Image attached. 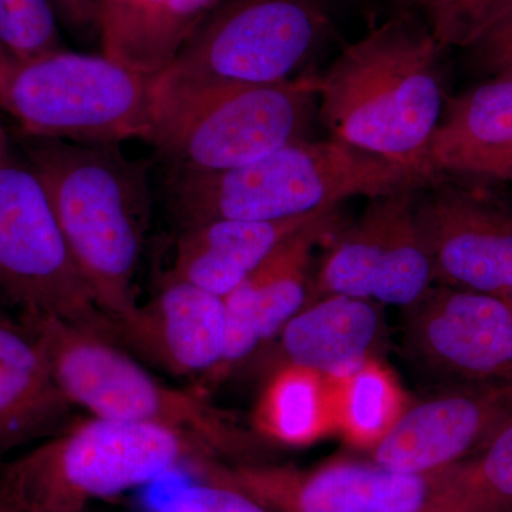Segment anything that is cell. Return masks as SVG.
Instances as JSON below:
<instances>
[{
    "mask_svg": "<svg viewBox=\"0 0 512 512\" xmlns=\"http://www.w3.org/2000/svg\"><path fill=\"white\" fill-rule=\"evenodd\" d=\"M384 338L382 305L329 295L308 303L258 353L266 373L293 366L340 382L377 359Z\"/></svg>",
    "mask_w": 512,
    "mask_h": 512,
    "instance_id": "cell-17",
    "label": "cell"
},
{
    "mask_svg": "<svg viewBox=\"0 0 512 512\" xmlns=\"http://www.w3.org/2000/svg\"><path fill=\"white\" fill-rule=\"evenodd\" d=\"M94 301L113 322L137 305L136 276L151 210L147 170L117 144L19 134Z\"/></svg>",
    "mask_w": 512,
    "mask_h": 512,
    "instance_id": "cell-2",
    "label": "cell"
},
{
    "mask_svg": "<svg viewBox=\"0 0 512 512\" xmlns=\"http://www.w3.org/2000/svg\"><path fill=\"white\" fill-rule=\"evenodd\" d=\"M0 512H19L18 508L10 503L8 498H6L2 493H0Z\"/></svg>",
    "mask_w": 512,
    "mask_h": 512,
    "instance_id": "cell-32",
    "label": "cell"
},
{
    "mask_svg": "<svg viewBox=\"0 0 512 512\" xmlns=\"http://www.w3.org/2000/svg\"><path fill=\"white\" fill-rule=\"evenodd\" d=\"M446 50L407 15L346 46L318 74L319 119L329 138L440 174L430 144L451 97Z\"/></svg>",
    "mask_w": 512,
    "mask_h": 512,
    "instance_id": "cell-1",
    "label": "cell"
},
{
    "mask_svg": "<svg viewBox=\"0 0 512 512\" xmlns=\"http://www.w3.org/2000/svg\"><path fill=\"white\" fill-rule=\"evenodd\" d=\"M417 217L434 282L512 296V197L503 181L441 173L420 188Z\"/></svg>",
    "mask_w": 512,
    "mask_h": 512,
    "instance_id": "cell-12",
    "label": "cell"
},
{
    "mask_svg": "<svg viewBox=\"0 0 512 512\" xmlns=\"http://www.w3.org/2000/svg\"><path fill=\"white\" fill-rule=\"evenodd\" d=\"M340 207L285 239L251 275L224 298L225 349L221 365L205 382L214 384L248 362L312 302L315 251L342 225Z\"/></svg>",
    "mask_w": 512,
    "mask_h": 512,
    "instance_id": "cell-14",
    "label": "cell"
},
{
    "mask_svg": "<svg viewBox=\"0 0 512 512\" xmlns=\"http://www.w3.org/2000/svg\"><path fill=\"white\" fill-rule=\"evenodd\" d=\"M146 512H279L255 497L218 481L195 478Z\"/></svg>",
    "mask_w": 512,
    "mask_h": 512,
    "instance_id": "cell-27",
    "label": "cell"
},
{
    "mask_svg": "<svg viewBox=\"0 0 512 512\" xmlns=\"http://www.w3.org/2000/svg\"><path fill=\"white\" fill-rule=\"evenodd\" d=\"M318 107V73L207 94L157 121L150 143L170 175L218 174L306 140Z\"/></svg>",
    "mask_w": 512,
    "mask_h": 512,
    "instance_id": "cell-9",
    "label": "cell"
},
{
    "mask_svg": "<svg viewBox=\"0 0 512 512\" xmlns=\"http://www.w3.org/2000/svg\"><path fill=\"white\" fill-rule=\"evenodd\" d=\"M333 392L336 430L356 446H375L406 409L402 389L377 359L333 382Z\"/></svg>",
    "mask_w": 512,
    "mask_h": 512,
    "instance_id": "cell-23",
    "label": "cell"
},
{
    "mask_svg": "<svg viewBox=\"0 0 512 512\" xmlns=\"http://www.w3.org/2000/svg\"><path fill=\"white\" fill-rule=\"evenodd\" d=\"M323 212L285 221L211 220L187 225L178 235L167 275L225 298L285 239Z\"/></svg>",
    "mask_w": 512,
    "mask_h": 512,
    "instance_id": "cell-19",
    "label": "cell"
},
{
    "mask_svg": "<svg viewBox=\"0 0 512 512\" xmlns=\"http://www.w3.org/2000/svg\"><path fill=\"white\" fill-rule=\"evenodd\" d=\"M512 417V386H447L406 407L370 447V460L406 473H431L476 456Z\"/></svg>",
    "mask_w": 512,
    "mask_h": 512,
    "instance_id": "cell-15",
    "label": "cell"
},
{
    "mask_svg": "<svg viewBox=\"0 0 512 512\" xmlns=\"http://www.w3.org/2000/svg\"><path fill=\"white\" fill-rule=\"evenodd\" d=\"M45 355L73 407L90 416L153 424L184 434L227 464L269 463L261 437L239 429L205 390L161 382L113 340L55 316L16 318Z\"/></svg>",
    "mask_w": 512,
    "mask_h": 512,
    "instance_id": "cell-4",
    "label": "cell"
},
{
    "mask_svg": "<svg viewBox=\"0 0 512 512\" xmlns=\"http://www.w3.org/2000/svg\"><path fill=\"white\" fill-rule=\"evenodd\" d=\"M52 0H0V49L33 59L64 49Z\"/></svg>",
    "mask_w": 512,
    "mask_h": 512,
    "instance_id": "cell-25",
    "label": "cell"
},
{
    "mask_svg": "<svg viewBox=\"0 0 512 512\" xmlns=\"http://www.w3.org/2000/svg\"><path fill=\"white\" fill-rule=\"evenodd\" d=\"M111 340L168 375L204 382L224 356V298L165 274L150 301L111 322Z\"/></svg>",
    "mask_w": 512,
    "mask_h": 512,
    "instance_id": "cell-16",
    "label": "cell"
},
{
    "mask_svg": "<svg viewBox=\"0 0 512 512\" xmlns=\"http://www.w3.org/2000/svg\"><path fill=\"white\" fill-rule=\"evenodd\" d=\"M332 32L323 0H224L157 74L156 123L217 90L312 73Z\"/></svg>",
    "mask_w": 512,
    "mask_h": 512,
    "instance_id": "cell-6",
    "label": "cell"
},
{
    "mask_svg": "<svg viewBox=\"0 0 512 512\" xmlns=\"http://www.w3.org/2000/svg\"><path fill=\"white\" fill-rule=\"evenodd\" d=\"M210 457L177 431L89 416L0 464V493L19 512L86 511Z\"/></svg>",
    "mask_w": 512,
    "mask_h": 512,
    "instance_id": "cell-5",
    "label": "cell"
},
{
    "mask_svg": "<svg viewBox=\"0 0 512 512\" xmlns=\"http://www.w3.org/2000/svg\"><path fill=\"white\" fill-rule=\"evenodd\" d=\"M190 471L239 488L279 512H478L463 463L406 473L370 458H338L313 468L235 466L202 458Z\"/></svg>",
    "mask_w": 512,
    "mask_h": 512,
    "instance_id": "cell-8",
    "label": "cell"
},
{
    "mask_svg": "<svg viewBox=\"0 0 512 512\" xmlns=\"http://www.w3.org/2000/svg\"><path fill=\"white\" fill-rule=\"evenodd\" d=\"M80 512H93L92 510L80 511Z\"/></svg>",
    "mask_w": 512,
    "mask_h": 512,
    "instance_id": "cell-35",
    "label": "cell"
},
{
    "mask_svg": "<svg viewBox=\"0 0 512 512\" xmlns=\"http://www.w3.org/2000/svg\"><path fill=\"white\" fill-rule=\"evenodd\" d=\"M12 143H10V137L6 128L3 127L2 121H0V163L5 160L6 157L12 153Z\"/></svg>",
    "mask_w": 512,
    "mask_h": 512,
    "instance_id": "cell-30",
    "label": "cell"
},
{
    "mask_svg": "<svg viewBox=\"0 0 512 512\" xmlns=\"http://www.w3.org/2000/svg\"><path fill=\"white\" fill-rule=\"evenodd\" d=\"M463 466L478 512H512V417Z\"/></svg>",
    "mask_w": 512,
    "mask_h": 512,
    "instance_id": "cell-26",
    "label": "cell"
},
{
    "mask_svg": "<svg viewBox=\"0 0 512 512\" xmlns=\"http://www.w3.org/2000/svg\"><path fill=\"white\" fill-rule=\"evenodd\" d=\"M412 5L444 49H470L512 13V0H413Z\"/></svg>",
    "mask_w": 512,
    "mask_h": 512,
    "instance_id": "cell-24",
    "label": "cell"
},
{
    "mask_svg": "<svg viewBox=\"0 0 512 512\" xmlns=\"http://www.w3.org/2000/svg\"><path fill=\"white\" fill-rule=\"evenodd\" d=\"M73 409L32 336L0 312V464L66 427Z\"/></svg>",
    "mask_w": 512,
    "mask_h": 512,
    "instance_id": "cell-18",
    "label": "cell"
},
{
    "mask_svg": "<svg viewBox=\"0 0 512 512\" xmlns=\"http://www.w3.org/2000/svg\"><path fill=\"white\" fill-rule=\"evenodd\" d=\"M404 2L410 3V5H412L413 0H404Z\"/></svg>",
    "mask_w": 512,
    "mask_h": 512,
    "instance_id": "cell-34",
    "label": "cell"
},
{
    "mask_svg": "<svg viewBox=\"0 0 512 512\" xmlns=\"http://www.w3.org/2000/svg\"><path fill=\"white\" fill-rule=\"evenodd\" d=\"M471 67L490 77L512 73V13L470 47Z\"/></svg>",
    "mask_w": 512,
    "mask_h": 512,
    "instance_id": "cell-28",
    "label": "cell"
},
{
    "mask_svg": "<svg viewBox=\"0 0 512 512\" xmlns=\"http://www.w3.org/2000/svg\"><path fill=\"white\" fill-rule=\"evenodd\" d=\"M490 178L497 181H503V183H505V181H512V157L510 160L501 164Z\"/></svg>",
    "mask_w": 512,
    "mask_h": 512,
    "instance_id": "cell-31",
    "label": "cell"
},
{
    "mask_svg": "<svg viewBox=\"0 0 512 512\" xmlns=\"http://www.w3.org/2000/svg\"><path fill=\"white\" fill-rule=\"evenodd\" d=\"M57 18L80 35L99 36L100 0H52Z\"/></svg>",
    "mask_w": 512,
    "mask_h": 512,
    "instance_id": "cell-29",
    "label": "cell"
},
{
    "mask_svg": "<svg viewBox=\"0 0 512 512\" xmlns=\"http://www.w3.org/2000/svg\"><path fill=\"white\" fill-rule=\"evenodd\" d=\"M256 434L285 446H306L336 430L333 382L301 367L272 370L254 410Z\"/></svg>",
    "mask_w": 512,
    "mask_h": 512,
    "instance_id": "cell-22",
    "label": "cell"
},
{
    "mask_svg": "<svg viewBox=\"0 0 512 512\" xmlns=\"http://www.w3.org/2000/svg\"><path fill=\"white\" fill-rule=\"evenodd\" d=\"M0 302L15 318L55 316L111 340L45 187L15 150L0 163Z\"/></svg>",
    "mask_w": 512,
    "mask_h": 512,
    "instance_id": "cell-10",
    "label": "cell"
},
{
    "mask_svg": "<svg viewBox=\"0 0 512 512\" xmlns=\"http://www.w3.org/2000/svg\"><path fill=\"white\" fill-rule=\"evenodd\" d=\"M504 299H505V301H507L508 303H510L511 308H512V296H511V298H504Z\"/></svg>",
    "mask_w": 512,
    "mask_h": 512,
    "instance_id": "cell-33",
    "label": "cell"
},
{
    "mask_svg": "<svg viewBox=\"0 0 512 512\" xmlns=\"http://www.w3.org/2000/svg\"><path fill=\"white\" fill-rule=\"evenodd\" d=\"M419 190L369 198L359 218L342 222L316 266L312 301L343 295L406 309L436 284L417 217Z\"/></svg>",
    "mask_w": 512,
    "mask_h": 512,
    "instance_id": "cell-11",
    "label": "cell"
},
{
    "mask_svg": "<svg viewBox=\"0 0 512 512\" xmlns=\"http://www.w3.org/2000/svg\"><path fill=\"white\" fill-rule=\"evenodd\" d=\"M224 0H100L101 53L148 74L163 72Z\"/></svg>",
    "mask_w": 512,
    "mask_h": 512,
    "instance_id": "cell-21",
    "label": "cell"
},
{
    "mask_svg": "<svg viewBox=\"0 0 512 512\" xmlns=\"http://www.w3.org/2000/svg\"><path fill=\"white\" fill-rule=\"evenodd\" d=\"M512 157V73L451 96L430 144L437 173L490 178Z\"/></svg>",
    "mask_w": 512,
    "mask_h": 512,
    "instance_id": "cell-20",
    "label": "cell"
},
{
    "mask_svg": "<svg viewBox=\"0 0 512 512\" xmlns=\"http://www.w3.org/2000/svg\"><path fill=\"white\" fill-rule=\"evenodd\" d=\"M440 174L333 138H306L224 173L170 175L168 194L181 228L211 220L285 221L342 207L349 198L417 190Z\"/></svg>",
    "mask_w": 512,
    "mask_h": 512,
    "instance_id": "cell-3",
    "label": "cell"
},
{
    "mask_svg": "<svg viewBox=\"0 0 512 512\" xmlns=\"http://www.w3.org/2000/svg\"><path fill=\"white\" fill-rule=\"evenodd\" d=\"M404 311L407 356L447 386H512V308L500 296L434 284Z\"/></svg>",
    "mask_w": 512,
    "mask_h": 512,
    "instance_id": "cell-13",
    "label": "cell"
},
{
    "mask_svg": "<svg viewBox=\"0 0 512 512\" xmlns=\"http://www.w3.org/2000/svg\"><path fill=\"white\" fill-rule=\"evenodd\" d=\"M157 74L64 49L15 59L0 49V109L20 134L82 144L150 141Z\"/></svg>",
    "mask_w": 512,
    "mask_h": 512,
    "instance_id": "cell-7",
    "label": "cell"
}]
</instances>
